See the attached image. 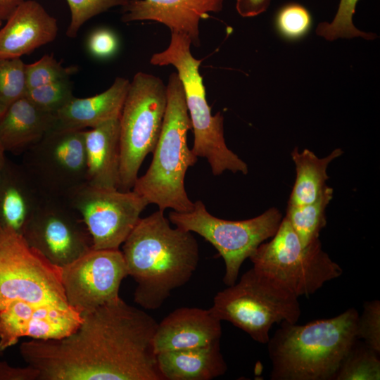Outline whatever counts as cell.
<instances>
[{
	"mask_svg": "<svg viewBox=\"0 0 380 380\" xmlns=\"http://www.w3.org/2000/svg\"><path fill=\"white\" fill-rule=\"evenodd\" d=\"M81 317L66 336L21 343L38 380H164L153 346L158 322L149 314L120 297Z\"/></svg>",
	"mask_w": 380,
	"mask_h": 380,
	"instance_id": "obj_1",
	"label": "cell"
},
{
	"mask_svg": "<svg viewBox=\"0 0 380 380\" xmlns=\"http://www.w3.org/2000/svg\"><path fill=\"white\" fill-rule=\"evenodd\" d=\"M122 246L128 276L137 283L134 300L146 310L158 309L186 284L199 260L192 232L172 228L160 210L140 218Z\"/></svg>",
	"mask_w": 380,
	"mask_h": 380,
	"instance_id": "obj_2",
	"label": "cell"
},
{
	"mask_svg": "<svg viewBox=\"0 0 380 380\" xmlns=\"http://www.w3.org/2000/svg\"><path fill=\"white\" fill-rule=\"evenodd\" d=\"M354 308L305 324L282 322L267 342L272 380H334L357 340Z\"/></svg>",
	"mask_w": 380,
	"mask_h": 380,
	"instance_id": "obj_3",
	"label": "cell"
},
{
	"mask_svg": "<svg viewBox=\"0 0 380 380\" xmlns=\"http://www.w3.org/2000/svg\"><path fill=\"white\" fill-rule=\"evenodd\" d=\"M166 87V110L153 159L146 173L137 179L132 190L148 204L157 205L158 210L171 208L186 213L193 209L194 202L186 192L184 178L198 157L187 144L191 123L177 72L170 75Z\"/></svg>",
	"mask_w": 380,
	"mask_h": 380,
	"instance_id": "obj_4",
	"label": "cell"
},
{
	"mask_svg": "<svg viewBox=\"0 0 380 380\" xmlns=\"http://www.w3.org/2000/svg\"><path fill=\"white\" fill-rule=\"evenodd\" d=\"M191 45L187 35L171 32L169 46L164 51L153 54L150 63L158 66L171 65L177 70L194 132L191 151L194 155L205 158L215 176L226 170L247 175V164L227 146L223 115L220 112L212 114L199 72L202 59L193 56Z\"/></svg>",
	"mask_w": 380,
	"mask_h": 380,
	"instance_id": "obj_5",
	"label": "cell"
},
{
	"mask_svg": "<svg viewBox=\"0 0 380 380\" xmlns=\"http://www.w3.org/2000/svg\"><path fill=\"white\" fill-rule=\"evenodd\" d=\"M209 310L262 344L274 324L296 323L300 316L298 298L253 267L217 292Z\"/></svg>",
	"mask_w": 380,
	"mask_h": 380,
	"instance_id": "obj_6",
	"label": "cell"
},
{
	"mask_svg": "<svg viewBox=\"0 0 380 380\" xmlns=\"http://www.w3.org/2000/svg\"><path fill=\"white\" fill-rule=\"evenodd\" d=\"M249 259L255 270L298 298L313 294L343 273L319 239L303 246L285 217L272 239L262 243Z\"/></svg>",
	"mask_w": 380,
	"mask_h": 380,
	"instance_id": "obj_7",
	"label": "cell"
},
{
	"mask_svg": "<svg viewBox=\"0 0 380 380\" xmlns=\"http://www.w3.org/2000/svg\"><path fill=\"white\" fill-rule=\"evenodd\" d=\"M167 106V87L158 77L137 72L120 116L118 189L132 190L141 165L153 153L162 129Z\"/></svg>",
	"mask_w": 380,
	"mask_h": 380,
	"instance_id": "obj_8",
	"label": "cell"
},
{
	"mask_svg": "<svg viewBox=\"0 0 380 380\" xmlns=\"http://www.w3.org/2000/svg\"><path fill=\"white\" fill-rule=\"evenodd\" d=\"M168 219L175 227L198 234L215 247L225 265L223 282L229 286L236 281L245 260L274 235L282 215L272 207L253 218L227 220L213 216L201 201H196L191 210H172Z\"/></svg>",
	"mask_w": 380,
	"mask_h": 380,
	"instance_id": "obj_9",
	"label": "cell"
},
{
	"mask_svg": "<svg viewBox=\"0 0 380 380\" xmlns=\"http://www.w3.org/2000/svg\"><path fill=\"white\" fill-rule=\"evenodd\" d=\"M15 300L70 306L61 267L30 246L22 234L0 224V311Z\"/></svg>",
	"mask_w": 380,
	"mask_h": 380,
	"instance_id": "obj_10",
	"label": "cell"
},
{
	"mask_svg": "<svg viewBox=\"0 0 380 380\" xmlns=\"http://www.w3.org/2000/svg\"><path fill=\"white\" fill-rule=\"evenodd\" d=\"M65 199L84 222L94 249H119L148 205L132 189L99 188L87 182Z\"/></svg>",
	"mask_w": 380,
	"mask_h": 380,
	"instance_id": "obj_11",
	"label": "cell"
},
{
	"mask_svg": "<svg viewBox=\"0 0 380 380\" xmlns=\"http://www.w3.org/2000/svg\"><path fill=\"white\" fill-rule=\"evenodd\" d=\"M84 130L53 129L27 149L24 168L46 197L65 198L87 182Z\"/></svg>",
	"mask_w": 380,
	"mask_h": 380,
	"instance_id": "obj_12",
	"label": "cell"
},
{
	"mask_svg": "<svg viewBox=\"0 0 380 380\" xmlns=\"http://www.w3.org/2000/svg\"><path fill=\"white\" fill-rule=\"evenodd\" d=\"M22 236L30 246L60 267L93 248L84 222L65 198L46 197Z\"/></svg>",
	"mask_w": 380,
	"mask_h": 380,
	"instance_id": "obj_13",
	"label": "cell"
},
{
	"mask_svg": "<svg viewBox=\"0 0 380 380\" xmlns=\"http://www.w3.org/2000/svg\"><path fill=\"white\" fill-rule=\"evenodd\" d=\"M128 276L120 249H94L61 267V280L68 305L82 314L120 298Z\"/></svg>",
	"mask_w": 380,
	"mask_h": 380,
	"instance_id": "obj_14",
	"label": "cell"
},
{
	"mask_svg": "<svg viewBox=\"0 0 380 380\" xmlns=\"http://www.w3.org/2000/svg\"><path fill=\"white\" fill-rule=\"evenodd\" d=\"M81 321V314L70 306L13 301L0 311V351L23 337L63 338L73 332Z\"/></svg>",
	"mask_w": 380,
	"mask_h": 380,
	"instance_id": "obj_15",
	"label": "cell"
},
{
	"mask_svg": "<svg viewBox=\"0 0 380 380\" xmlns=\"http://www.w3.org/2000/svg\"><path fill=\"white\" fill-rule=\"evenodd\" d=\"M224 0H128L122 7L121 20H153L171 32L187 35L199 47V23L209 13L222 11Z\"/></svg>",
	"mask_w": 380,
	"mask_h": 380,
	"instance_id": "obj_16",
	"label": "cell"
},
{
	"mask_svg": "<svg viewBox=\"0 0 380 380\" xmlns=\"http://www.w3.org/2000/svg\"><path fill=\"white\" fill-rule=\"evenodd\" d=\"M221 321L208 310L182 307L158 323L153 338L154 352L178 350L220 342Z\"/></svg>",
	"mask_w": 380,
	"mask_h": 380,
	"instance_id": "obj_17",
	"label": "cell"
},
{
	"mask_svg": "<svg viewBox=\"0 0 380 380\" xmlns=\"http://www.w3.org/2000/svg\"><path fill=\"white\" fill-rule=\"evenodd\" d=\"M57 20L37 1L25 0L0 29V58H20L53 42Z\"/></svg>",
	"mask_w": 380,
	"mask_h": 380,
	"instance_id": "obj_18",
	"label": "cell"
},
{
	"mask_svg": "<svg viewBox=\"0 0 380 380\" xmlns=\"http://www.w3.org/2000/svg\"><path fill=\"white\" fill-rule=\"evenodd\" d=\"M129 80L117 77L106 91L87 98L73 97L55 113L54 129L84 130L120 118Z\"/></svg>",
	"mask_w": 380,
	"mask_h": 380,
	"instance_id": "obj_19",
	"label": "cell"
},
{
	"mask_svg": "<svg viewBox=\"0 0 380 380\" xmlns=\"http://www.w3.org/2000/svg\"><path fill=\"white\" fill-rule=\"evenodd\" d=\"M87 183L103 189H118L120 179V120L107 121L84 130Z\"/></svg>",
	"mask_w": 380,
	"mask_h": 380,
	"instance_id": "obj_20",
	"label": "cell"
},
{
	"mask_svg": "<svg viewBox=\"0 0 380 380\" xmlns=\"http://www.w3.org/2000/svg\"><path fill=\"white\" fill-rule=\"evenodd\" d=\"M53 114L42 110L23 96L7 106L0 118V147L28 149L55 128Z\"/></svg>",
	"mask_w": 380,
	"mask_h": 380,
	"instance_id": "obj_21",
	"label": "cell"
},
{
	"mask_svg": "<svg viewBox=\"0 0 380 380\" xmlns=\"http://www.w3.org/2000/svg\"><path fill=\"white\" fill-rule=\"evenodd\" d=\"M156 357L164 380H210L223 375L227 369L220 342L165 351L158 353Z\"/></svg>",
	"mask_w": 380,
	"mask_h": 380,
	"instance_id": "obj_22",
	"label": "cell"
},
{
	"mask_svg": "<svg viewBox=\"0 0 380 380\" xmlns=\"http://www.w3.org/2000/svg\"><path fill=\"white\" fill-rule=\"evenodd\" d=\"M46 196L24 168L11 176H0V224L22 234Z\"/></svg>",
	"mask_w": 380,
	"mask_h": 380,
	"instance_id": "obj_23",
	"label": "cell"
},
{
	"mask_svg": "<svg viewBox=\"0 0 380 380\" xmlns=\"http://www.w3.org/2000/svg\"><path fill=\"white\" fill-rule=\"evenodd\" d=\"M342 154V149L336 148L321 158L308 149L299 151L295 148L291 155L296 166V176L288 205H300L317 200L327 186L329 163Z\"/></svg>",
	"mask_w": 380,
	"mask_h": 380,
	"instance_id": "obj_24",
	"label": "cell"
},
{
	"mask_svg": "<svg viewBox=\"0 0 380 380\" xmlns=\"http://www.w3.org/2000/svg\"><path fill=\"white\" fill-rule=\"evenodd\" d=\"M334 190L327 186L315 202L300 205H287L285 217L298 235L303 246L319 239L327 224L326 208L333 198Z\"/></svg>",
	"mask_w": 380,
	"mask_h": 380,
	"instance_id": "obj_25",
	"label": "cell"
},
{
	"mask_svg": "<svg viewBox=\"0 0 380 380\" xmlns=\"http://www.w3.org/2000/svg\"><path fill=\"white\" fill-rule=\"evenodd\" d=\"M379 353L358 339L343 360L334 380H379Z\"/></svg>",
	"mask_w": 380,
	"mask_h": 380,
	"instance_id": "obj_26",
	"label": "cell"
},
{
	"mask_svg": "<svg viewBox=\"0 0 380 380\" xmlns=\"http://www.w3.org/2000/svg\"><path fill=\"white\" fill-rule=\"evenodd\" d=\"M359 0H340L338 11L331 23H319L317 27V34L327 40L338 38H353L360 37L366 39H373L376 35L364 32L357 29L353 23V15Z\"/></svg>",
	"mask_w": 380,
	"mask_h": 380,
	"instance_id": "obj_27",
	"label": "cell"
},
{
	"mask_svg": "<svg viewBox=\"0 0 380 380\" xmlns=\"http://www.w3.org/2000/svg\"><path fill=\"white\" fill-rule=\"evenodd\" d=\"M312 18L309 11L296 3L281 7L274 18V27L278 34L288 41H296L308 34Z\"/></svg>",
	"mask_w": 380,
	"mask_h": 380,
	"instance_id": "obj_28",
	"label": "cell"
},
{
	"mask_svg": "<svg viewBox=\"0 0 380 380\" xmlns=\"http://www.w3.org/2000/svg\"><path fill=\"white\" fill-rule=\"evenodd\" d=\"M25 63L20 58H0V103L8 106L27 90Z\"/></svg>",
	"mask_w": 380,
	"mask_h": 380,
	"instance_id": "obj_29",
	"label": "cell"
},
{
	"mask_svg": "<svg viewBox=\"0 0 380 380\" xmlns=\"http://www.w3.org/2000/svg\"><path fill=\"white\" fill-rule=\"evenodd\" d=\"M24 96L42 110L53 115L74 97L68 79L27 89Z\"/></svg>",
	"mask_w": 380,
	"mask_h": 380,
	"instance_id": "obj_30",
	"label": "cell"
},
{
	"mask_svg": "<svg viewBox=\"0 0 380 380\" xmlns=\"http://www.w3.org/2000/svg\"><path fill=\"white\" fill-rule=\"evenodd\" d=\"M74 70L63 67L52 54H46L34 63L25 65L27 90L68 79Z\"/></svg>",
	"mask_w": 380,
	"mask_h": 380,
	"instance_id": "obj_31",
	"label": "cell"
},
{
	"mask_svg": "<svg viewBox=\"0 0 380 380\" xmlns=\"http://www.w3.org/2000/svg\"><path fill=\"white\" fill-rule=\"evenodd\" d=\"M71 18L66 35L77 37L80 27L90 18L115 6H122L128 0H66Z\"/></svg>",
	"mask_w": 380,
	"mask_h": 380,
	"instance_id": "obj_32",
	"label": "cell"
},
{
	"mask_svg": "<svg viewBox=\"0 0 380 380\" xmlns=\"http://www.w3.org/2000/svg\"><path fill=\"white\" fill-rule=\"evenodd\" d=\"M363 307L357 320V339H362L369 348L380 353V302L367 301Z\"/></svg>",
	"mask_w": 380,
	"mask_h": 380,
	"instance_id": "obj_33",
	"label": "cell"
},
{
	"mask_svg": "<svg viewBox=\"0 0 380 380\" xmlns=\"http://www.w3.org/2000/svg\"><path fill=\"white\" fill-rule=\"evenodd\" d=\"M87 47L91 54L96 58H109L117 51L118 40L110 30L99 28L90 34Z\"/></svg>",
	"mask_w": 380,
	"mask_h": 380,
	"instance_id": "obj_34",
	"label": "cell"
},
{
	"mask_svg": "<svg viewBox=\"0 0 380 380\" xmlns=\"http://www.w3.org/2000/svg\"><path fill=\"white\" fill-rule=\"evenodd\" d=\"M0 380H38V372L29 365L13 367L0 360Z\"/></svg>",
	"mask_w": 380,
	"mask_h": 380,
	"instance_id": "obj_35",
	"label": "cell"
},
{
	"mask_svg": "<svg viewBox=\"0 0 380 380\" xmlns=\"http://www.w3.org/2000/svg\"><path fill=\"white\" fill-rule=\"evenodd\" d=\"M271 0H236V9L243 18L258 15L268 8Z\"/></svg>",
	"mask_w": 380,
	"mask_h": 380,
	"instance_id": "obj_36",
	"label": "cell"
},
{
	"mask_svg": "<svg viewBox=\"0 0 380 380\" xmlns=\"http://www.w3.org/2000/svg\"><path fill=\"white\" fill-rule=\"evenodd\" d=\"M25 0H0V21H6Z\"/></svg>",
	"mask_w": 380,
	"mask_h": 380,
	"instance_id": "obj_37",
	"label": "cell"
},
{
	"mask_svg": "<svg viewBox=\"0 0 380 380\" xmlns=\"http://www.w3.org/2000/svg\"><path fill=\"white\" fill-rule=\"evenodd\" d=\"M4 151L0 147V176H1L2 170H3L4 164H5V159H4Z\"/></svg>",
	"mask_w": 380,
	"mask_h": 380,
	"instance_id": "obj_38",
	"label": "cell"
},
{
	"mask_svg": "<svg viewBox=\"0 0 380 380\" xmlns=\"http://www.w3.org/2000/svg\"><path fill=\"white\" fill-rule=\"evenodd\" d=\"M7 106L0 103V118L6 110Z\"/></svg>",
	"mask_w": 380,
	"mask_h": 380,
	"instance_id": "obj_39",
	"label": "cell"
},
{
	"mask_svg": "<svg viewBox=\"0 0 380 380\" xmlns=\"http://www.w3.org/2000/svg\"><path fill=\"white\" fill-rule=\"evenodd\" d=\"M2 23L3 22L0 21V28H1V25H2Z\"/></svg>",
	"mask_w": 380,
	"mask_h": 380,
	"instance_id": "obj_40",
	"label": "cell"
},
{
	"mask_svg": "<svg viewBox=\"0 0 380 380\" xmlns=\"http://www.w3.org/2000/svg\"><path fill=\"white\" fill-rule=\"evenodd\" d=\"M1 353H2V352L0 351V354H1Z\"/></svg>",
	"mask_w": 380,
	"mask_h": 380,
	"instance_id": "obj_41",
	"label": "cell"
}]
</instances>
